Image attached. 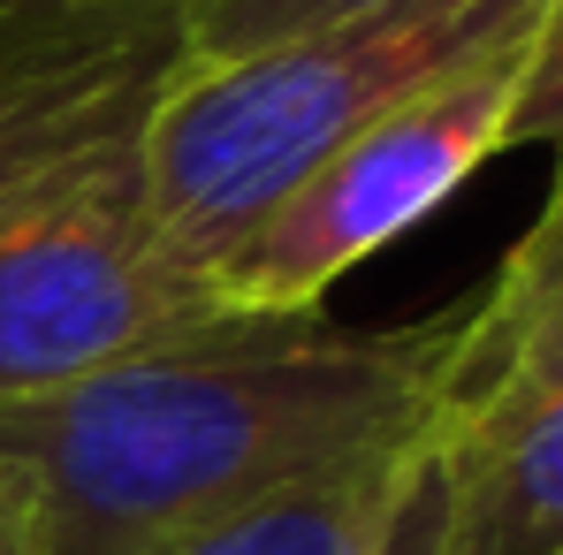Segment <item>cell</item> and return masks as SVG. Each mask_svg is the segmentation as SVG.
<instances>
[{"instance_id":"cell-1","label":"cell","mask_w":563,"mask_h":555,"mask_svg":"<svg viewBox=\"0 0 563 555\" xmlns=\"http://www.w3.org/2000/svg\"><path fill=\"white\" fill-rule=\"evenodd\" d=\"M465 304L404 328L236 320L69 388L0 403L38 555H153L396 449L457 411Z\"/></svg>"},{"instance_id":"cell-2","label":"cell","mask_w":563,"mask_h":555,"mask_svg":"<svg viewBox=\"0 0 563 555\" xmlns=\"http://www.w3.org/2000/svg\"><path fill=\"white\" fill-rule=\"evenodd\" d=\"M549 15L556 0H380L236 62H184L137 130V176L168 252L213 275L335 145Z\"/></svg>"},{"instance_id":"cell-3","label":"cell","mask_w":563,"mask_h":555,"mask_svg":"<svg viewBox=\"0 0 563 555\" xmlns=\"http://www.w3.org/2000/svg\"><path fill=\"white\" fill-rule=\"evenodd\" d=\"M137 130L0 190V403L236 328L213 275L168 252Z\"/></svg>"},{"instance_id":"cell-4","label":"cell","mask_w":563,"mask_h":555,"mask_svg":"<svg viewBox=\"0 0 563 555\" xmlns=\"http://www.w3.org/2000/svg\"><path fill=\"white\" fill-rule=\"evenodd\" d=\"M533 38H541V23L472 54L465 69H450L442 85H427L396 114H380L374 130H358L351 145H335L282 206H267L213 259V289L229 297V312L236 320L320 312V297L358 259L388 252L465 176H479L495 153H510V114L526 92Z\"/></svg>"},{"instance_id":"cell-5","label":"cell","mask_w":563,"mask_h":555,"mask_svg":"<svg viewBox=\"0 0 563 555\" xmlns=\"http://www.w3.org/2000/svg\"><path fill=\"white\" fill-rule=\"evenodd\" d=\"M388 555H563V396L479 434H442Z\"/></svg>"},{"instance_id":"cell-6","label":"cell","mask_w":563,"mask_h":555,"mask_svg":"<svg viewBox=\"0 0 563 555\" xmlns=\"http://www.w3.org/2000/svg\"><path fill=\"white\" fill-rule=\"evenodd\" d=\"M563 396V206L510 244L495 281L465 304V366L450 434H479L503 419H526Z\"/></svg>"},{"instance_id":"cell-7","label":"cell","mask_w":563,"mask_h":555,"mask_svg":"<svg viewBox=\"0 0 563 555\" xmlns=\"http://www.w3.org/2000/svg\"><path fill=\"white\" fill-rule=\"evenodd\" d=\"M176 69L184 46H130L99 62H0V190L137 130Z\"/></svg>"},{"instance_id":"cell-8","label":"cell","mask_w":563,"mask_h":555,"mask_svg":"<svg viewBox=\"0 0 563 555\" xmlns=\"http://www.w3.org/2000/svg\"><path fill=\"white\" fill-rule=\"evenodd\" d=\"M434 449H396V457H374L358 471H335L320 487H297L267 510H244L213 533H190V541L153 555H380L396 541V525L411 518Z\"/></svg>"},{"instance_id":"cell-9","label":"cell","mask_w":563,"mask_h":555,"mask_svg":"<svg viewBox=\"0 0 563 555\" xmlns=\"http://www.w3.org/2000/svg\"><path fill=\"white\" fill-rule=\"evenodd\" d=\"M198 0H0V62H99L130 46H184Z\"/></svg>"},{"instance_id":"cell-10","label":"cell","mask_w":563,"mask_h":555,"mask_svg":"<svg viewBox=\"0 0 563 555\" xmlns=\"http://www.w3.org/2000/svg\"><path fill=\"white\" fill-rule=\"evenodd\" d=\"M358 8H380V0H198L184 15V62H236L252 46H275L289 31H312Z\"/></svg>"},{"instance_id":"cell-11","label":"cell","mask_w":563,"mask_h":555,"mask_svg":"<svg viewBox=\"0 0 563 555\" xmlns=\"http://www.w3.org/2000/svg\"><path fill=\"white\" fill-rule=\"evenodd\" d=\"M510 145H541L556 160L549 206H563V8L541 23V38H533L526 92H518V114H510Z\"/></svg>"},{"instance_id":"cell-12","label":"cell","mask_w":563,"mask_h":555,"mask_svg":"<svg viewBox=\"0 0 563 555\" xmlns=\"http://www.w3.org/2000/svg\"><path fill=\"white\" fill-rule=\"evenodd\" d=\"M0 555H38V525H31V487L15 479V464L0 457Z\"/></svg>"},{"instance_id":"cell-13","label":"cell","mask_w":563,"mask_h":555,"mask_svg":"<svg viewBox=\"0 0 563 555\" xmlns=\"http://www.w3.org/2000/svg\"><path fill=\"white\" fill-rule=\"evenodd\" d=\"M388 548H396V541H388ZM388 548H380V555H388Z\"/></svg>"}]
</instances>
